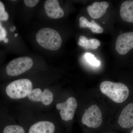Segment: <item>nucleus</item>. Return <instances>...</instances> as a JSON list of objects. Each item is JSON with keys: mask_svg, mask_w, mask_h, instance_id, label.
Masks as SVG:
<instances>
[{"mask_svg": "<svg viewBox=\"0 0 133 133\" xmlns=\"http://www.w3.org/2000/svg\"><path fill=\"white\" fill-rule=\"evenodd\" d=\"M8 14L5 11V6L2 2L0 1V21H7L8 19Z\"/></svg>", "mask_w": 133, "mask_h": 133, "instance_id": "a211bd4d", "label": "nucleus"}, {"mask_svg": "<svg viewBox=\"0 0 133 133\" xmlns=\"http://www.w3.org/2000/svg\"><path fill=\"white\" fill-rule=\"evenodd\" d=\"M131 133H133V129L132 131H131Z\"/></svg>", "mask_w": 133, "mask_h": 133, "instance_id": "b1692460", "label": "nucleus"}, {"mask_svg": "<svg viewBox=\"0 0 133 133\" xmlns=\"http://www.w3.org/2000/svg\"><path fill=\"white\" fill-rule=\"evenodd\" d=\"M17 36H18V34H17V33H16V34H15V37H17Z\"/></svg>", "mask_w": 133, "mask_h": 133, "instance_id": "5701e85b", "label": "nucleus"}, {"mask_svg": "<svg viewBox=\"0 0 133 133\" xmlns=\"http://www.w3.org/2000/svg\"><path fill=\"white\" fill-rule=\"evenodd\" d=\"M100 89L102 93L116 103H122L129 95L128 87L121 83L103 81L100 85Z\"/></svg>", "mask_w": 133, "mask_h": 133, "instance_id": "f257e3e1", "label": "nucleus"}, {"mask_svg": "<svg viewBox=\"0 0 133 133\" xmlns=\"http://www.w3.org/2000/svg\"><path fill=\"white\" fill-rule=\"evenodd\" d=\"M16 29V27H15V26H13V27H11L10 29L9 30L10 31H14Z\"/></svg>", "mask_w": 133, "mask_h": 133, "instance_id": "412c9836", "label": "nucleus"}, {"mask_svg": "<svg viewBox=\"0 0 133 133\" xmlns=\"http://www.w3.org/2000/svg\"><path fill=\"white\" fill-rule=\"evenodd\" d=\"M133 48V31L122 34L116 39L115 49L119 54L125 55Z\"/></svg>", "mask_w": 133, "mask_h": 133, "instance_id": "0eeeda50", "label": "nucleus"}, {"mask_svg": "<svg viewBox=\"0 0 133 133\" xmlns=\"http://www.w3.org/2000/svg\"><path fill=\"white\" fill-rule=\"evenodd\" d=\"M38 0H24V4L29 7L32 8L35 6L39 2Z\"/></svg>", "mask_w": 133, "mask_h": 133, "instance_id": "6ab92c4d", "label": "nucleus"}, {"mask_svg": "<svg viewBox=\"0 0 133 133\" xmlns=\"http://www.w3.org/2000/svg\"><path fill=\"white\" fill-rule=\"evenodd\" d=\"M33 64V59L30 57L17 58L9 62L6 68V72L9 76H19L29 70Z\"/></svg>", "mask_w": 133, "mask_h": 133, "instance_id": "20e7f679", "label": "nucleus"}, {"mask_svg": "<svg viewBox=\"0 0 133 133\" xmlns=\"http://www.w3.org/2000/svg\"><path fill=\"white\" fill-rule=\"evenodd\" d=\"M3 133H25L24 129L17 125H10L5 127Z\"/></svg>", "mask_w": 133, "mask_h": 133, "instance_id": "dca6fc26", "label": "nucleus"}, {"mask_svg": "<svg viewBox=\"0 0 133 133\" xmlns=\"http://www.w3.org/2000/svg\"><path fill=\"white\" fill-rule=\"evenodd\" d=\"M44 7L46 14L50 18L59 19L64 16V12L59 6V2L57 0L46 1Z\"/></svg>", "mask_w": 133, "mask_h": 133, "instance_id": "1a4fd4ad", "label": "nucleus"}, {"mask_svg": "<svg viewBox=\"0 0 133 133\" xmlns=\"http://www.w3.org/2000/svg\"><path fill=\"white\" fill-rule=\"evenodd\" d=\"M3 41L5 43H8V42L9 40L8 38H6H6H4Z\"/></svg>", "mask_w": 133, "mask_h": 133, "instance_id": "4be33fe9", "label": "nucleus"}, {"mask_svg": "<svg viewBox=\"0 0 133 133\" xmlns=\"http://www.w3.org/2000/svg\"><path fill=\"white\" fill-rule=\"evenodd\" d=\"M109 6V4L107 2H96L87 7V10L92 18L97 19L100 18L105 14Z\"/></svg>", "mask_w": 133, "mask_h": 133, "instance_id": "9b49d317", "label": "nucleus"}, {"mask_svg": "<svg viewBox=\"0 0 133 133\" xmlns=\"http://www.w3.org/2000/svg\"><path fill=\"white\" fill-rule=\"evenodd\" d=\"M120 14L125 21L133 23V1H127L122 3Z\"/></svg>", "mask_w": 133, "mask_h": 133, "instance_id": "ddd939ff", "label": "nucleus"}, {"mask_svg": "<svg viewBox=\"0 0 133 133\" xmlns=\"http://www.w3.org/2000/svg\"><path fill=\"white\" fill-rule=\"evenodd\" d=\"M86 59L90 64L94 66H98L100 65V62L96 59L94 55L90 53H87L85 54Z\"/></svg>", "mask_w": 133, "mask_h": 133, "instance_id": "f3484780", "label": "nucleus"}, {"mask_svg": "<svg viewBox=\"0 0 133 133\" xmlns=\"http://www.w3.org/2000/svg\"><path fill=\"white\" fill-rule=\"evenodd\" d=\"M79 22L80 28H88L92 33L100 34L104 31V29L102 27L97 24L94 20L90 22L85 17L82 16L79 18Z\"/></svg>", "mask_w": 133, "mask_h": 133, "instance_id": "4468645a", "label": "nucleus"}, {"mask_svg": "<svg viewBox=\"0 0 133 133\" xmlns=\"http://www.w3.org/2000/svg\"><path fill=\"white\" fill-rule=\"evenodd\" d=\"M57 109L60 110L59 114L61 118L65 121L71 120L74 118L77 102L75 98L70 97L65 102L57 104L56 105Z\"/></svg>", "mask_w": 133, "mask_h": 133, "instance_id": "423d86ee", "label": "nucleus"}, {"mask_svg": "<svg viewBox=\"0 0 133 133\" xmlns=\"http://www.w3.org/2000/svg\"><path fill=\"white\" fill-rule=\"evenodd\" d=\"M29 99L33 102L41 101L45 105H49L52 103L54 99V95L51 91L47 88L43 91L39 88H36L31 90L28 96Z\"/></svg>", "mask_w": 133, "mask_h": 133, "instance_id": "6e6552de", "label": "nucleus"}, {"mask_svg": "<svg viewBox=\"0 0 133 133\" xmlns=\"http://www.w3.org/2000/svg\"><path fill=\"white\" fill-rule=\"evenodd\" d=\"M118 123L122 128L129 129L133 127V103L124 108L119 117Z\"/></svg>", "mask_w": 133, "mask_h": 133, "instance_id": "9d476101", "label": "nucleus"}, {"mask_svg": "<svg viewBox=\"0 0 133 133\" xmlns=\"http://www.w3.org/2000/svg\"><path fill=\"white\" fill-rule=\"evenodd\" d=\"M55 126L51 122L42 121L33 124L29 129V133H54Z\"/></svg>", "mask_w": 133, "mask_h": 133, "instance_id": "f8f14e48", "label": "nucleus"}, {"mask_svg": "<svg viewBox=\"0 0 133 133\" xmlns=\"http://www.w3.org/2000/svg\"><path fill=\"white\" fill-rule=\"evenodd\" d=\"M33 84L28 79L23 78L13 81L7 86L6 92L10 98L19 99L28 97L32 90Z\"/></svg>", "mask_w": 133, "mask_h": 133, "instance_id": "7ed1b4c3", "label": "nucleus"}, {"mask_svg": "<svg viewBox=\"0 0 133 133\" xmlns=\"http://www.w3.org/2000/svg\"><path fill=\"white\" fill-rule=\"evenodd\" d=\"M36 40L41 47L50 50H57L62 45V38L59 33L50 28L40 30L36 35Z\"/></svg>", "mask_w": 133, "mask_h": 133, "instance_id": "f03ea898", "label": "nucleus"}, {"mask_svg": "<svg viewBox=\"0 0 133 133\" xmlns=\"http://www.w3.org/2000/svg\"><path fill=\"white\" fill-rule=\"evenodd\" d=\"M6 36V31L5 28L3 27L1 22H0V41H3Z\"/></svg>", "mask_w": 133, "mask_h": 133, "instance_id": "aec40b11", "label": "nucleus"}, {"mask_svg": "<svg viewBox=\"0 0 133 133\" xmlns=\"http://www.w3.org/2000/svg\"><path fill=\"white\" fill-rule=\"evenodd\" d=\"M82 123L91 128H96L102 124V113L96 105L90 107L83 114L81 119Z\"/></svg>", "mask_w": 133, "mask_h": 133, "instance_id": "39448f33", "label": "nucleus"}, {"mask_svg": "<svg viewBox=\"0 0 133 133\" xmlns=\"http://www.w3.org/2000/svg\"><path fill=\"white\" fill-rule=\"evenodd\" d=\"M78 44L87 49L95 50L100 45L101 42L98 39L95 38L88 39L84 36H81L79 37Z\"/></svg>", "mask_w": 133, "mask_h": 133, "instance_id": "2eb2a0df", "label": "nucleus"}]
</instances>
